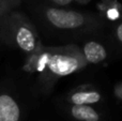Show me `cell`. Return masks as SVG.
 I'll use <instances>...</instances> for the list:
<instances>
[{
    "label": "cell",
    "mask_w": 122,
    "mask_h": 121,
    "mask_svg": "<svg viewBox=\"0 0 122 121\" xmlns=\"http://www.w3.org/2000/svg\"><path fill=\"white\" fill-rule=\"evenodd\" d=\"M87 64L81 49L75 44H69L58 47L42 46L29 55L26 69L39 73L43 85L51 88L59 78L82 70Z\"/></svg>",
    "instance_id": "6da1fadb"
},
{
    "label": "cell",
    "mask_w": 122,
    "mask_h": 121,
    "mask_svg": "<svg viewBox=\"0 0 122 121\" xmlns=\"http://www.w3.org/2000/svg\"><path fill=\"white\" fill-rule=\"evenodd\" d=\"M0 39L29 55L43 46L34 25L21 13L12 11L2 17Z\"/></svg>",
    "instance_id": "7a4b0ae2"
},
{
    "label": "cell",
    "mask_w": 122,
    "mask_h": 121,
    "mask_svg": "<svg viewBox=\"0 0 122 121\" xmlns=\"http://www.w3.org/2000/svg\"><path fill=\"white\" fill-rule=\"evenodd\" d=\"M42 14L46 23L58 30L82 31L97 29L102 25L94 15L59 6H45L42 9Z\"/></svg>",
    "instance_id": "3957f363"
},
{
    "label": "cell",
    "mask_w": 122,
    "mask_h": 121,
    "mask_svg": "<svg viewBox=\"0 0 122 121\" xmlns=\"http://www.w3.org/2000/svg\"><path fill=\"white\" fill-rule=\"evenodd\" d=\"M102 100V94L94 86L81 85L73 89L66 96V101L71 105H93Z\"/></svg>",
    "instance_id": "277c9868"
},
{
    "label": "cell",
    "mask_w": 122,
    "mask_h": 121,
    "mask_svg": "<svg viewBox=\"0 0 122 121\" xmlns=\"http://www.w3.org/2000/svg\"><path fill=\"white\" fill-rule=\"evenodd\" d=\"M20 107L9 93L0 94V121H20Z\"/></svg>",
    "instance_id": "5b68a950"
},
{
    "label": "cell",
    "mask_w": 122,
    "mask_h": 121,
    "mask_svg": "<svg viewBox=\"0 0 122 121\" xmlns=\"http://www.w3.org/2000/svg\"><path fill=\"white\" fill-rule=\"evenodd\" d=\"M67 114L74 121H102V115L92 105H70Z\"/></svg>",
    "instance_id": "8992f818"
},
{
    "label": "cell",
    "mask_w": 122,
    "mask_h": 121,
    "mask_svg": "<svg viewBox=\"0 0 122 121\" xmlns=\"http://www.w3.org/2000/svg\"><path fill=\"white\" fill-rule=\"evenodd\" d=\"M81 53L86 59L87 63L97 64L103 62L107 58V50L106 48L97 41H89L85 43L81 49Z\"/></svg>",
    "instance_id": "52a82bcc"
},
{
    "label": "cell",
    "mask_w": 122,
    "mask_h": 121,
    "mask_svg": "<svg viewBox=\"0 0 122 121\" xmlns=\"http://www.w3.org/2000/svg\"><path fill=\"white\" fill-rule=\"evenodd\" d=\"M99 8L102 15L109 20L118 19L122 15V8L116 0H103L99 4Z\"/></svg>",
    "instance_id": "ba28073f"
},
{
    "label": "cell",
    "mask_w": 122,
    "mask_h": 121,
    "mask_svg": "<svg viewBox=\"0 0 122 121\" xmlns=\"http://www.w3.org/2000/svg\"><path fill=\"white\" fill-rule=\"evenodd\" d=\"M21 0H0V17L15 11Z\"/></svg>",
    "instance_id": "9c48e42d"
},
{
    "label": "cell",
    "mask_w": 122,
    "mask_h": 121,
    "mask_svg": "<svg viewBox=\"0 0 122 121\" xmlns=\"http://www.w3.org/2000/svg\"><path fill=\"white\" fill-rule=\"evenodd\" d=\"M115 36L117 38V40L120 43H122V23L118 24L116 26V29H115Z\"/></svg>",
    "instance_id": "30bf717a"
},
{
    "label": "cell",
    "mask_w": 122,
    "mask_h": 121,
    "mask_svg": "<svg viewBox=\"0 0 122 121\" xmlns=\"http://www.w3.org/2000/svg\"><path fill=\"white\" fill-rule=\"evenodd\" d=\"M53 4L55 5H58V6H64V5H67L70 4L71 2H73L74 0H49Z\"/></svg>",
    "instance_id": "8fae6325"
},
{
    "label": "cell",
    "mask_w": 122,
    "mask_h": 121,
    "mask_svg": "<svg viewBox=\"0 0 122 121\" xmlns=\"http://www.w3.org/2000/svg\"><path fill=\"white\" fill-rule=\"evenodd\" d=\"M115 93H116V96H118L119 99L122 100V84L116 86V88H115Z\"/></svg>",
    "instance_id": "7c38bea8"
},
{
    "label": "cell",
    "mask_w": 122,
    "mask_h": 121,
    "mask_svg": "<svg viewBox=\"0 0 122 121\" xmlns=\"http://www.w3.org/2000/svg\"><path fill=\"white\" fill-rule=\"evenodd\" d=\"M74 1L78 2V3H80V4H86V3H88V2H90L91 0H74Z\"/></svg>",
    "instance_id": "4fadbf2b"
}]
</instances>
